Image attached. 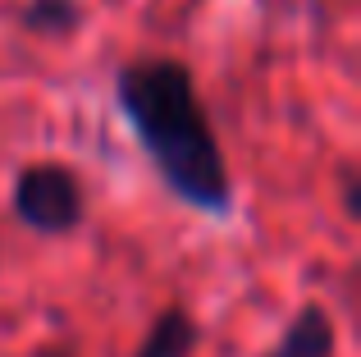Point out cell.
I'll use <instances>...</instances> for the list:
<instances>
[{
  "mask_svg": "<svg viewBox=\"0 0 361 357\" xmlns=\"http://www.w3.org/2000/svg\"><path fill=\"white\" fill-rule=\"evenodd\" d=\"M115 106L151 170L178 202L211 220H224L233 211L229 161L183 60L169 55L128 60L115 73Z\"/></svg>",
  "mask_w": 361,
  "mask_h": 357,
  "instance_id": "6da1fadb",
  "label": "cell"
},
{
  "mask_svg": "<svg viewBox=\"0 0 361 357\" xmlns=\"http://www.w3.org/2000/svg\"><path fill=\"white\" fill-rule=\"evenodd\" d=\"M9 206H14L18 224H27L42 238H60L73 234L87 215V188L73 165L60 161H32L14 174L9 188Z\"/></svg>",
  "mask_w": 361,
  "mask_h": 357,
  "instance_id": "7a4b0ae2",
  "label": "cell"
},
{
  "mask_svg": "<svg viewBox=\"0 0 361 357\" xmlns=\"http://www.w3.org/2000/svg\"><path fill=\"white\" fill-rule=\"evenodd\" d=\"M334 349H338L334 316H329L320 303H307V307L293 312V321L283 325L279 344H274L265 357H334Z\"/></svg>",
  "mask_w": 361,
  "mask_h": 357,
  "instance_id": "3957f363",
  "label": "cell"
},
{
  "mask_svg": "<svg viewBox=\"0 0 361 357\" xmlns=\"http://www.w3.org/2000/svg\"><path fill=\"white\" fill-rule=\"evenodd\" d=\"M197 339H202V330H197L192 312H188V307H165V312L151 321V330L142 334V344H137L133 357H192Z\"/></svg>",
  "mask_w": 361,
  "mask_h": 357,
  "instance_id": "277c9868",
  "label": "cell"
},
{
  "mask_svg": "<svg viewBox=\"0 0 361 357\" xmlns=\"http://www.w3.org/2000/svg\"><path fill=\"white\" fill-rule=\"evenodd\" d=\"M23 28L37 37H73L82 28V9L78 0H27Z\"/></svg>",
  "mask_w": 361,
  "mask_h": 357,
  "instance_id": "5b68a950",
  "label": "cell"
},
{
  "mask_svg": "<svg viewBox=\"0 0 361 357\" xmlns=\"http://www.w3.org/2000/svg\"><path fill=\"white\" fill-rule=\"evenodd\" d=\"M343 202H348V215H353V220H361V202H357V174H353V170L343 174Z\"/></svg>",
  "mask_w": 361,
  "mask_h": 357,
  "instance_id": "8992f818",
  "label": "cell"
}]
</instances>
